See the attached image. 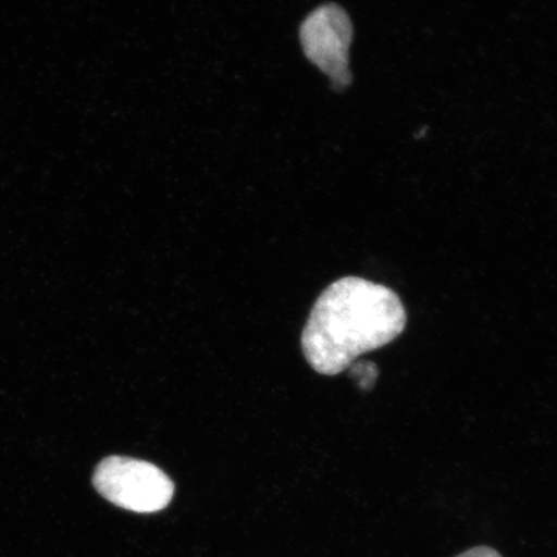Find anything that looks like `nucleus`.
Here are the masks:
<instances>
[{"mask_svg":"<svg viewBox=\"0 0 557 557\" xmlns=\"http://www.w3.org/2000/svg\"><path fill=\"white\" fill-rule=\"evenodd\" d=\"M407 313L385 285L357 276L339 278L318 298L302 333V351L313 371L336 375L361 354L399 337Z\"/></svg>","mask_w":557,"mask_h":557,"instance_id":"f257e3e1","label":"nucleus"},{"mask_svg":"<svg viewBox=\"0 0 557 557\" xmlns=\"http://www.w3.org/2000/svg\"><path fill=\"white\" fill-rule=\"evenodd\" d=\"M456 557H503V556H500V554L497 553L496 549H493L491 547L480 546V547L471 548V549H469V552H466Z\"/></svg>","mask_w":557,"mask_h":557,"instance_id":"20e7f679","label":"nucleus"},{"mask_svg":"<svg viewBox=\"0 0 557 557\" xmlns=\"http://www.w3.org/2000/svg\"><path fill=\"white\" fill-rule=\"evenodd\" d=\"M94 485L109 503L138 513L164 510L174 494L172 480L156 465L120 456L97 466Z\"/></svg>","mask_w":557,"mask_h":557,"instance_id":"f03ea898","label":"nucleus"},{"mask_svg":"<svg viewBox=\"0 0 557 557\" xmlns=\"http://www.w3.org/2000/svg\"><path fill=\"white\" fill-rule=\"evenodd\" d=\"M352 24L337 4H324L304 21L299 38L305 54L330 76L334 89L343 90L352 81L348 52L352 41Z\"/></svg>","mask_w":557,"mask_h":557,"instance_id":"7ed1b4c3","label":"nucleus"}]
</instances>
